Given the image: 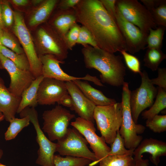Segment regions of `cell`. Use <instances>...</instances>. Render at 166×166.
Wrapping results in <instances>:
<instances>
[{"mask_svg":"<svg viewBox=\"0 0 166 166\" xmlns=\"http://www.w3.org/2000/svg\"><path fill=\"white\" fill-rule=\"evenodd\" d=\"M73 9L77 22L89 30L98 48L113 53L125 50L117 24L100 0H81Z\"/></svg>","mask_w":166,"mask_h":166,"instance_id":"cell-1","label":"cell"},{"mask_svg":"<svg viewBox=\"0 0 166 166\" xmlns=\"http://www.w3.org/2000/svg\"><path fill=\"white\" fill-rule=\"evenodd\" d=\"M81 52L85 67L98 71L102 83L115 87L123 85L126 69L121 56L88 45L83 46Z\"/></svg>","mask_w":166,"mask_h":166,"instance_id":"cell-2","label":"cell"},{"mask_svg":"<svg viewBox=\"0 0 166 166\" xmlns=\"http://www.w3.org/2000/svg\"><path fill=\"white\" fill-rule=\"evenodd\" d=\"M34 40L38 56L51 55L64 63L69 49L63 38L47 22L39 27Z\"/></svg>","mask_w":166,"mask_h":166,"instance_id":"cell-3","label":"cell"},{"mask_svg":"<svg viewBox=\"0 0 166 166\" xmlns=\"http://www.w3.org/2000/svg\"><path fill=\"white\" fill-rule=\"evenodd\" d=\"M93 118L101 136L106 143L111 144L122 123L121 102L107 106H96Z\"/></svg>","mask_w":166,"mask_h":166,"instance_id":"cell-4","label":"cell"},{"mask_svg":"<svg viewBox=\"0 0 166 166\" xmlns=\"http://www.w3.org/2000/svg\"><path fill=\"white\" fill-rule=\"evenodd\" d=\"M122 85L121 102L122 121L119 131L124 140L125 148L135 149L142 140L143 137L139 135L144 132L145 128L142 124H136L133 121L130 105L131 91L128 83L124 81Z\"/></svg>","mask_w":166,"mask_h":166,"instance_id":"cell-5","label":"cell"},{"mask_svg":"<svg viewBox=\"0 0 166 166\" xmlns=\"http://www.w3.org/2000/svg\"><path fill=\"white\" fill-rule=\"evenodd\" d=\"M14 34L22 46L29 61L30 71L35 77L42 75V64L37 53L33 38L21 13L13 11Z\"/></svg>","mask_w":166,"mask_h":166,"instance_id":"cell-6","label":"cell"},{"mask_svg":"<svg viewBox=\"0 0 166 166\" xmlns=\"http://www.w3.org/2000/svg\"><path fill=\"white\" fill-rule=\"evenodd\" d=\"M19 114L21 118L28 116L35 129L36 140L39 146L36 163L41 166H54L53 158L57 150V143L52 142L47 137L41 128L38 113L35 108L27 107Z\"/></svg>","mask_w":166,"mask_h":166,"instance_id":"cell-7","label":"cell"},{"mask_svg":"<svg viewBox=\"0 0 166 166\" xmlns=\"http://www.w3.org/2000/svg\"><path fill=\"white\" fill-rule=\"evenodd\" d=\"M44 121L42 130L51 141L58 140L67 132L71 120L75 117L67 109L59 105L42 114Z\"/></svg>","mask_w":166,"mask_h":166,"instance_id":"cell-8","label":"cell"},{"mask_svg":"<svg viewBox=\"0 0 166 166\" xmlns=\"http://www.w3.org/2000/svg\"><path fill=\"white\" fill-rule=\"evenodd\" d=\"M140 74L141 84L139 87L131 91L129 99L132 118L136 124L140 114L153 104L158 91L157 88L152 84L145 70Z\"/></svg>","mask_w":166,"mask_h":166,"instance_id":"cell-9","label":"cell"},{"mask_svg":"<svg viewBox=\"0 0 166 166\" xmlns=\"http://www.w3.org/2000/svg\"><path fill=\"white\" fill-rule=\"evenodd\" d=\"M116 6L123 17L148 35L157 25L145 7L137 0H117Z\"/></svg>","mask_w":166,"mask_h":166,"instance_id":"cell-10","label":"cell"},{"mask_svg":"<svg viewBox=\"0 0 166 166\" xmlns=\"http://www.w3.org/2000/svg\"><path fill=\"white\" fill-rule=\"evenodd\" d=\"M56 143V152L60 155L84 158L93 162L97 160L94 154L89 148L86 140L74 128H69Z\"/></svg>","mask_w":166,"mask_h":166,"instance_id":"cell-11","label":"cell"},{"mask_svg":"<svg viewBox=\"0 0 166 166\" xmlns=\"http://www.w3.org/2000/svg\"><path fill=\"white\" fill-rule=\"evenodd\" d=\"M71 125L83 137L94 154L97 161L91 162L89 166H93L108 155L110 148L101 136H98L93 123L80 117L72 122Z\"/></svg>","mask_w":166,"mask_h":166,"instance_id":"cell-12","label":"cell"},{"mask_svg":"<svg viewBox=\"0 0 166 166\" xmlns=\"http://www.w3.org/2000/svg\"><path fill=\"white\" fill-rule=\"evenodd\" d=\"M114 21L124 39L125 51L134 54L146 48L148 35L126 20L117 7Z\"/></svg>","mask_w":166,"mask_h":166,"instance_id":"cell-13","label":"cell"},{"mask_svg":"<svg viewBox=\"0 0 166 166\" xmlns=\"http://www.w3.org/2000/svg\"><path fill=\"white\" fill-rule=\"evenodd\" d=\"M0 60L4 69L7 70L10 76V81L8 88L9 91L14 96L21 97L23 91L36 78L30 70L20 69L0 53Z\"/></svg>","mask_w":166,"mask_h":166,"instance_id":"cell-14","label":"cell"},{"mask_svg":"<svg viewBox=\"0 0 166 166\" xmlns=\"http://www.w3.org/2000/svg\"><path fill=\"white\" fill-rule=\"evenodd\" d=\"M67 93L65 82L53 78L44 77L38 89V104L41 105H54Z\"/></svg>","mask_w":166,"mask_h":166,"instance_id":"cell-15","label":"cell"},{"mask_svg":"<svg viewBox=\"0 0 166 166\" xmlns=\"http://www.w3.org/2000/svg\"><path fill=\"white\" fill-rule=\"evenodd\" d=\"M42 64V75L44 77H49L65 82L82 80L93 82L94 84L98 81L96 77L89 74L82 77H75L69 75L61 69L60 63H64L59 61L54 56L50 55H38Z\"/></svg>","mask_w":166,"mask_h":166,"instance_id":"cell-16","label":"cell"},{"mask_svg":"<svg viewBox=\"0 0 166 166\" xmlns=\"http://www.w3.org/2000/svg\"><path fill=\"white\" fill-rule=\"evenodd\" d=\"M68 93L73 102L70 109L79 117L94 123L93 114L96 105L87 98L78 87L72 81L65 82Z\"/></svg>","mask_w":166,"mask_h":166,"instance_id":"cell-17","label":"cell"},{"mask_svg":"<svg viewBox=\"0 0 166 166\" xmlns=\"http://www.w3.org/2000/svg\"><path fill=\"white\" fill-rule=\"evenodd\" d=\"M148 153L151 155L150 159L156 166L160 162V158L166 156L165 142L152 138L142 140L134 151V160L143 156L142 154Z\"/></svg>","mask_w":166,"mask_h":166,"instance_id":"cell-18","label":"cell"},{"mask_svg":"<svg viewBox=\"0 0 166 166\" xmlns=\"http://www.w3.org/2000/svg\"><path fill=\"white\" fill-rule=\"evenodd\" d=\"M47 22L63 39L70 29L77 23L74 9H57L53 14H52Z\"/></svg>","mask_w":166,"mask_h":166,"instance_id":"cell-19","label":"cell"},{"mask_svg":"<svg viewBox=\"0 0 166 166\" xmlns=\"http://www.w3.org/2000/svg\"><path fill=\"white\" fill-rule=\"evenodd\" d=\"M21 99V97L14 96L9 91L0 77V112L6 121L15 117Z\"/></svg>","mask_w":166,"mask_h":166,"instance_id":"cell-20","label":"cell"},{"mask_svg":"<svg viewBox=\"0 0 166 166\" xmlns=\"http://www.w3.org/2000/svg\"><path fill=\"white\" fill-rule=\"evenodd\" d=\"M58 0H43L31 11L28 18V25L31 29L47 22L56 8Z\"/></svg>","mask_w":166,"mask_h":166,"instance_id":"cell-21","label":"cell"},{"mask_svg":"<svg viewBox=\"0 0 166 166\" xmlns=\"http://www.w3.org/2000/svg\"><path fill=\"white\" fill-rule=\"evenodd\" d=\"M73 82L96 106L109 105L117 102L115 99L106 97L101 91L94 88L87 82L81 80Z\"/></svg>","mask_w":166,"mask_h":166,"instance_id":"cell-22","label":"cell"},{"mask_svg":"<svg viewBox=\"0 0 166 166\" xmlns=\"http://www.w3.org/2000/svg\"><path fill=\"white\" fill-rule=\"evenodd\" d=\"M149 12L154 23L166 27V0H140Z\"/></svg>","mask_w":166,"mask_h":166,"instance_id":"cell-23","label":"cell"},{"mask_svg":"<svg viewBox=\"0 0 166 166\" xmlns=\"http://www.w3.org/2000/svg\"><path fill=\"white\" fill-rule=\"evenodd\" d=\"M43 78L42 75L36 77L30 85L22 93L17 113H19L23 109L27 107L35 108L38 105L37 92L39 85Z\"/></svg>","mask_w":166,"mask_h":166,"instance_id":"cell-24","label":"cell"},{"mask_svg":"<svg viewBox=\"0 0 166 166\" xmlns=\"http://www.w3.org/2000/svg\"><path fill=\"white\" fill-rule=\"evenodd\" d=\"M156 99L150 109L142 112L141 116L144 119L152 118L166 108V90L158 87Z\"/></svg>","mask_w":166,"mask_h":166,"instance_id":"cell-25","label":"cell"},{"mask_svg":"<svg viewBox=\"0 0 166 166\" xmlns=\"http://www.w3.org/2000/svg\"><path fill=\"white\" fill-rule=\"evenodd\" d=\"M166 58V55L161 49L147 48L143 59L144 65L153 71H156Z\"/></svg>","mask_w":166,"mask_h":166,"instance_id":"cell-26","label":"cell"},{"mask_svg":"<svg viewBox=\"0 0 166 166\" xmlns=\"http://www.w3.org/2000/svg\"><path fill=\"white\" fill-rule=\"evenodd\" d=\"M0 53L11 60L18 67L25 70H30L28 60L25 53L18 54L2 45L0 46Z\"/></svg>","mask_w":166,"mask_h":166,"instance_id":"cell-27","label":"cell"},{"mask_svg":"<svg viewBox=\"0 0 166 166\" xmlns=\"http://www.w3.org/2000/svg\"><path fill=\"white\" fill-rule=\"evenodd\" d=\"M0 40L2 45L16 53H25L19 41L7 28H0Z\"/></svg>","mask_w":166,"mask_h":166,"instance_id":"cell-28","label":"cell"},{"mask_svg":"<svg viewBox=\"0 0 166 166\" xmlns=\"http://www.w3.org/2000/svg\"><path fill=\"white\" fill-rule=\"evenodd\" d=\"M30 122L28 116L21 118L14 117L11 119L9 122L10 125L5 133V139L9 140L14 139L23 128L29 125Z\"/></svg>","mask_w":166,"mask_h":166,"instance_id":"cell-29","label":"cell"},{"mask_svg":"<svg viewBox=\"0 0 166 166\" xmlns=\"http://www.w3.org/2000/svg\"><path fill=\"white\" fill-rule=\"evenodd\" d=\"M53 162L54 166H86L92 162L84 158L68 156L63 157L59 155H54Z\"/></svg>","mask_w":166,"mask_h":166,"instance_id":"cell-30","label":"cell"},{"mask_svg":"<svg viewBox=\"0 0 166 166\" xmlns=\"http://www.w3.org/2000/svg\"><path fill=\"white\" fill-rule=\"evenodd\" d=\"M166 27L158 26L155 29H150L147 38L146 48L161 49Z\"/></svg>","mask_w":166,"mask_h":166,"instance_id":"cell-31","label":"cell"},{"mask_svg":"<svg viewBox=\"0 0 166 166\" xmlns=\"http://www.w3.org/2000/svg\"><path fill=\"white\" fill-rule=\"evenodd\" d=\"M134 160L131 155H108L100 160L99 166H128Z\"/></svg>","mask_w":166,"mask_h":166,"instance_id":"cell-32","label":"cell"},{"mask_svg":"<svg viewBox=\"0 0 166 166\" xmlns=\"http://www.w3.org/2000/svg\"><path fill=\"white\" fill-rule=\"evenodd\" d=\"M110 145V150L108 155L133 156L134 149H128L125 148L124 140L120 134L119 130L117 131L116 136Z\"/></svg>","mask_w":166,"mask_h":166,"instance_id":"cell-33","label":"cell"},{"mask_svg":"<svg viewBox=\"0 0 166 166\" xmlns=\"http://www.w3.org/2000/svg\"><path fill=\"white\" fill-rule=\"evenodd\" d=\"M146 126L155 133H160L166 131V115H157L147 120Z\"/></svg>","mask_w":166,"mask_h":166,"instance_id":"cell-34","label":"cell"},{"mask_svg":"<svg viewBox=\"0 0 166 166\" xmlns=\"http://www.w3.org/2000/svg\"><path fill=\"white\" fill-rule=\"evenodd\" d=\"M119 52L122 55L128 68L133 72L140 74L141 72L140 63L138 58L124 50H121Z\"/></svg>","mask_w":166,"mask_h":166,"instance_id":"cell-35","label":"cell"},{"mask_svg":"<svg viewBox=\"0 0 166 166\" xmlns=\"http://www.w3.org/2000/svg\"><path fill=\"white\" fill-rule=\"evenodd\" d=\"M81 26L77 23L73 25L69 30L64 39L68 49L72 50L77 44Z\"/></svg>","mask_w":166,"mask_h":166,"instance_id":"cell-36","label":"cell"},{"mask_svg":"<svg viewBox=\"0 0 166 166\" xmlns=\"http://www.w3.org/2000/svg\"><path fill=\"white\" fill-rule=\"evenodd\" d=\"M77 44L83 46L88 45L93 47H98L91 34L83 26H81Z\"/></svg>","mask_w":166,"mask_h":166,"instance_id":"cell-37","label":"cell"},{"mask_svg":"<svg viewBox=\"0 0 166 166\" xmlns=\"http://www.w3.org/2000/svg\"><path fill=\"white\" fill-rule=\"evenodd\" d=\"M2 17L4 25L6 28H9L14 24L13 11L7 1H2Z\"/></svg>","mask_w":166,"mask_h":166,"instance_id":"cell-38","label":"cell"},{"mask_svg":"<svg viewBox=\"0 0 166 166\" xmlns=\"http://www.w3.org/2000/svg\"><path fill=\"white\" fill-rule=\"evenodd\" d=\"M158 76L151 79L152 84L166 90V68H158L157 70Z\"/></svg>","mask_w":166,"mask_h":166,"instance_id":"cell-39","label":"cell"},{"mask_svg":"<svg viewBox=\"0 0 166 166\" xmlns=\"http://www.w3.org/2000/svg\"><path fill=\"white\" fill-rule=\"evenodd\" d=\"M104 8L114 20L116 11L117 0H100Z\"/></svg>","mask_w":166,"mask_h":166,"instance_id":"cell-40","label":"cell"},{"mask_svg":"<svg viewBox=\"0 0 166 166\" xmlns=\"http://www.w3.org/2000/svg\"><path fill=\"white\" fill-rule=\"evenodd\" d=\"M81 0H59L56 9L59 10H66L73 9Z\"/></svg>","mask_w":166,"mask_h":166,"instance_id":"cell-41","label":"cell"},{"mask_svg":"<svg viewBox=\"0 0 166 166\" xmlns=\"http://www.w3.org/2000/svg\"><path fill=\"white\" fill-rule=\"evenodd\" d=\"M57 103L59 105L69 108L70 109L73 105L72 98L68 93L64 95Z\"/></svg>","mask_w":166,"mask_h":166,"instance_id":"cell-42","label":"cell"},{"mask_svg":"<svg viewBox=\"0 0 166 166\" xmlns=\"http://www.w3.org/2000/svg\"><path fill=\"white\" fill-rule=\"evenodd\" d=\"M9 1L13 5L18 7L26 6L31 3V1L28 0H11Z\"/></svg>","mask_w":166,"mask_h":166,"instance_id":"cell-43","label":"cell"},{"mask_svg":"<svg viewBox=\"0 0 166 166\" xmlns=\"http://www.w3.org/2000/svg\"><path fill=\"white\" fill-rule=\"evenodd\" d=\"M143 157L134 160L135 166H148L149 160L147 159H144Z\"/></svg>","mask_w":166,"mask_h":166,"instance_id":"cell-44","label":"cell"},{"mask_svg":"<svg viewBox=\"0 0 166 166\" xmlns=\"http://www.w3.org/2000/svg\"><path fill=\"white\" fill-rule=\"evenodd\" d=\"M6 28L3 19L2 14V1H0V28Z\"/></svg>","mask_w":166,"mask_h":166,"instance_id":"cell-45","label":"cell"},{"mask_svg":"<svg viewBox=\"0 0 166 166\" xmlns=\"http://www.w3.org/2000/svg\"><path fill=\"white\" fill-rule=\"evenodd\" d=\"M43 1V0H32L31 1V4L35 7L40 4Z\"/></svg>","mask_w":166,"mask_h":166,"instance_id":"cell-46","label":"cell"},{"mask_svg":"<svg viewBox=\"0 0 166 166\" xmlns=\"http://www.w3.org/2000/svg\"><path fill=\"white\" fill-rule=\"evenodd\" d=\"M5 119L4 117L3 114L0 112V122Z\"/></svg>","mask_w":166,"mask_h":166,"instance_id":"cell-47","label":"cell"},{"mask_svg":"<svg viewBox=\"0 0 166 166\" xmlns=\"http://www.w3.org/2000/svg\"><path fill=\"white\" fill-rule=\"evenodd\" d=\"M128 166H135V162L134 160Z\"/></svg>","mask_w":166,"mask_h":166,"instance_id":"cell-48","label":"cell"},{"mask_svg":"<svg viewBox=\"0 0 166 166\" xmlns=\"http://www.w3.org/2000/svg\"><path fill=\"white\" fill-rule=\"evenodd\" d=\"M3 69H4V68L0 60V70Z\"/></svg>","mask_w":166,"mask_h":166,"instance_id":"cell-49","label":"cell"},{"mask_svg":"<svg viewBox=\"0 0 166 166\" xmlns=\"http://www.w3.org/2000/svg\"><path fill=\"white\" fill-rule=\"evenodd\" d=\"M3 154V152L2 150L0 149V159L1 158Z\"/></svg>","mask_w":166,"mask_h":166,"instance_id":"cell-50","label":"cell"},{"mask_svg":"<svg viewBox=\"0 0 166 166\" xmlns=\"http://www.w3.org/2000/svg\"><path fill=\"white\" fill-rule=\"evenodd\" d=\"M0 166H6L0 163Z\"/></svg>","mask_w":166,"mask_h":166,"instance_id":"cell-51","label":"cell"},{"mask_svg":"<svg viewBox=\"0 0 166 166\" xmlns=\"http://www.w3.org/2000/svg\"><path fill=\"white\" fill-rule=\"evenodd\" d=\"M2 45V44H1V41H0V45Z\"/></svg>","mask_w":166,"mask_h":166,"instance_id":"cell-52","label":"cell"},{"mask_svg":"<svg viewBox=\"0 0 166 166\" xmlns=\"http://www.w3.org/2000/svg\"></svg>","mask_w":166,"mask_h":166,"instance_id":"cell-53","label":"cell"}]
</instances>
